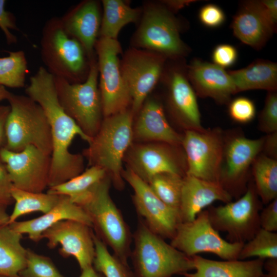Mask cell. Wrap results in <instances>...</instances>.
Listing matches in <instances>:
<instances>
[{"mask_svg": "<svg viewBox=\"0 0 277 277\" xmlns=\"http://www.w3.org/2000/svg\"><path fill=\"white\" fill-rule=\"evenodd\" d=\"M26 95L38 103L49 123L52 137V151L48 188L62 184L84 171V156L72 153L69 147L76 136L90 143L76 123L65 112L56 93L54 76L41 66L30 78L25 89Z\"/></svg>", "mask_w": 277, "mask_h": 277, "instance_id": "cell-1", "label": "cell"}, {"mask_svg": "<svg viewBox=\"0 0 277 277\" xmlns=\"http://www.w3.org/2000/svg\"><path fill=\"white\" fill-rule=\"evenodd\" d=\"M133 116L128 109L104 117L98 132L83 151L89 165L104 169L118 190L124 187L123 161L133 141Z\"/></svg>", "mask_w": 277, "mask_h": 277, "instance_id": "cell-2", "label": "cell"}, {"mask_svg": "<svg viewBox=\"0 0 277 277\" xmlns=\"http://www.w3.org/2000/svg\"><path fill=\"white\" fill-rule=\"evenodd\" d=\"M133 239V277H172L194 270L192 257L166 242L140 219Z\"/></svg>", "mask_w": 277, "mask_h": 277, "instance_id": "cell-3", "label": "cell"}, {"mask_svg": "<svg viewBox=\"0 0 277 277\" xmlns=\"http://www.w3.org/2000/svg\"><path fill=\"white\" fill-rule=\"evenodd\" d=\"M111 180L107 175L78 205L90 217L96 235L123 263L128 265L133 236L110 195Z\"/></svg>", "mask_w": 277, "mask_h": 277, "instance_id": "cell-4", "label": "cell"}, {"mask_svg": "<svg viewBox=\"0 0 277 277\" xmlns=\"http://www.w3.org/2000/svg\"><path fill=\"white\" fill-rule=\"evenodd\" d=\"M41 54L46 69L54 77L71 83L86 79L90 61L80 42L66 31L60 17H52L44 26Z\"/></svg>", "mask_w": 277, "mask_h": 277, "instance_id": "cell-5", "label": "cell"}, {"mask_svg": "<svg viewBox=\"0 0 277 277\" xmlns=\"http://www.w3.org/2000/svg\"><path fill=\"white\" fill-rule=\"evenodd\" d=\"M7 100L10 111L5 124V147L18 152L32 146L51 155V133L42 107L27 95L11 93Z\"/></svg>", "mask_w": 277, "mask_h": 277, "instance_id": "cell-6", "label": "cell"}, {"mask_svg": "<svg viewBox=\"0 0 277 277\" xmlns=\"http://www.w3.org/2000/svg\"><path fill=\"white\" fill-rule=\"evenodd\" d=\"M98 80V70L95 57L90 61L88 76L82 83H71L54 77L57 98L61 106L91 139L98 132L103 119Z\"/></svg>", "mask_w": 277, "mask_h": 277, "instance_id": "cell-7", "label": "cell"}, {"mask_svg": "<svg viewBox=\"0 0 277 277\" xmlns=\"http://www.w3.org/2000/svg\"><path fill=\"white\" fill-rule=\"evenodd\" d=\"M181 25L173 12L161 2L151 3L143 10L133 38L135 48L161 54L168 59L182 60L189 48L180 37Z\"/></svg>", "mask_w": 277, "mask_h": 277, "instance_id": "cell-8", "label": "cell"}, {"mask_svg": "<svg viewBox=\"0 0 277 277\" xmlns=\"http://www.w3.org/2000/svg\"><path fill=\"white\" fill-rule=\"evenodd\" d=\"M262 205L254 184H250L238 200L217 207L210 205L207 210L212 226L217 231L226 232L227 241L245 243L261 228Z\"/></svg>", "mask_w": 277, "mask_h": 277, "instance_id": "cell-9", "label": "cell"}, {"mask_svg": "<svg viewBox=\"0 0 277 277\" xmlns=\"http://www.w3.org/2000/svg\"><path fill=\"white\" fill-rule=\"evenodd\" d=\"M95 51L103 115L105 117L128 109L131 99L121 71L119 55L122 48L117 39L100 37Z\"/></svg>", "mask_w": 277, "mask_h": 277, "instance_id": "cell-10", "label": "cell"}, {"mask_svg": "<svg viewBox=\"0 0 277 277\" xmlns=\"http://www.w3.org/2000/svg\"><path fill=\"white\" fill-rule=\"evenodd\" d=\"M170 240L171 245L189 257L209 252L228 261L239 260L244 244L223 239L210 223L207 209L192 221L181 222Z\"/></svg>", "mask_w": 277, "mask_h": 277, "instance_id": "cell-11", "label": "cell"}, {"mask_svg": "<svg viewBox=\"0 0 277 277\" xmlns=\"http://www.w3.org/2000/svg\"><path fill=\"white\" fill-rule=\"evenodd\" d=\"M167 58L159 53L135 47L124 54L120 68L131 99V110L137 114L162 78Z\"/></svg>", "mask_w": 277, "mask_h": 277, "instance_id": "cell-12", "label": "cell"}, {"mask_svg": "<svg viewBox=\"0 0 277 277\" xmlns=\"http://www.w3.org/2000/svg\"><path fill=\"white\" fill-rule=\"evenodd\" d=\"M181 145L187 160L185 174L220 183L224 154L220 131L186 130Z\"/></svg>", "mask_w": 277, "mask_h": 277, "instance_id": "cell-13", "label": "cell"}, {"mask_svg": "<svg viewBox=\"0 0 277 277\" xmlns=\"http://www.w3.org/2000/svg\"><path fill=\"white\" fill-rule=\"evenodd\" d=\"M122 177L133 190L132 201L139 219L155 234L171 240L181 223L179 212L161 200L149 185L129 168L123 170Z\"/></svg>", "mask_w": 277, "mask_h": 277, "instance_id": "cell-14", "label": "cell"}, {"mask_svg": "<svg viewBox=\"0 0 277 277\" xmlns=\"http://www.w3.org/2000/svg\"><path fill=\"white\" fill-rule=\"evenodd\" d=\"M0 160L4 164L13 187L33 192L48 187L51 155L29 146L15 152L2 147Z\"/></svg>", "mask_w": 277, "mask_h": 277, "instance_id": "cell-15", "label": "cell"}, {"mask_svg": "<svg viewBox=\"0 0 277 277\" xmlns=\"http://www.w3.org/2000/svg\"><path fill=\"white\" fill-rule=\"evenodd\" d=\"M172 64L166 65L161 78L167 89L169 110L186 130H202L196 95L187 77V65L181 62Z\"/></svg>", "mask_w": 277, "mask_h": 277, "instance_id": "cell-16", "label": "cell"}, {"mask_svg": "<svg viewBox=\"0 0 277 277\" xmlns=\"http://www.w3.org/2000/svg\"><path fill=\"white\" fill-rule=\"evenodd\" d=\"M91 228L80 222L63 220L45 231L41 239L47 240L50 248L60 245V253L64 257H74L82 270L93 266L95 247Z\"/></svg>", "mask_w": 277, "mask_h": 277, "instance_id": "cell-17", "label": "cell"}, {"mask_svg": "<svg viewBox=\"0 0 277 277\" xmlns=\"http://www.w3.org/2000/svg\"><path fill=\"white\" fill-rule=\"evenodd\" d=\"M264 141L265 138L253 140L238 136L232 138L224 148L225 164L221 169L220 183L232 197L246 191L245 175L262 150Z\"/></svg>", "mask_w": 277, "mask_h": 277, "instance_id": "cell-18", "label": "cell"}, {"mask_svg": "<svg viewBox=\"0 0 277 277\" xmlns=\"http://www.w3.org/2000/svg\"><path fill=\"white\" fill-rule=\"evenodd\" d=\"M124 160L127 162V168L147 183L154 176L162 173L185 175L175 155L164 144H132Z\"/></svg>", "mask_w": 277, "mask_h": 277, "instance_id": "cell-19", "label": "cell"}, {"mask_svg": "<svg viewBox=\"0 0 277 277\" xmlns=\"http://www.w3.org/2000/svg\"><path fill=\"white\" fill-rule=\"evenodd\" d=\"M231 27L233 34L243 43L261 49L276 31L260 1L242 2L234 16Z\"/></svg>", "mask_w": 277, "mask_h": 277, "instance_id": "cell-20", "label": "cell"}, {"mask_svg": "<svg viewBox=\"0 0 277 277\" xmlns=\"http://www.w3.org/2000/svg\"><path fill=\"white\" fill-rule=\"evenodd\" d=\"M188 78L196 95L211 97L221 104L229 102L236 93L235 87L228 72L213 63L193 59L187 66Z\"/></svg>", "mask_w": 277, "mask_h": 277, "instance_id": "cell-21", "label": "cell"}, {"mask_svg": "<svg viewBox=\"0 0 277 277\" xmlns=\"http://www.w3.org/2000/svg\"><path fill=\"white\" fill-rule=\"evenodd\" d=\"M231 195L219 183L185 174L183 177L179 215L181 222H190L215 201L231 202Z\"/></svg>", "mask_w": 277, "mask_h": 277, "instance_id": "cell-22", "label": "cell"}, {"mask_svg": "<svg viewBox=\"0 0 277 277\" xmlns=\"http://www.w3.org/2000/svg\"><path fill=\"white\" fill-rule=\"evenodd\" d=\"M101 17L99 3L94 0L80 3L60 17L66 31L80 42L89 61L94 57Z\"/></svg>", "mask_w": 277, "mask_h": 277, "instance_id": "cell-23", "label": "cell"}, {"mask_svg": "<svg viewBox=\"0 0 277 277\" xmlns=\"http://www.w3.org/2000/svg\"><path fill=\"white\" fill-rule=\"evenodd\" d=\"M133 125V138L140 142H158L171 146L182 144V136L168 122L162 104L147 98Z\"/></svg>", "mask_w": 277, "mask_h": 277, "instance_id": "cell-24", "label": "cell"}, {"mask_svg": "<svg viewBox=\"0 0 277 277\" xmlns=\"http://www.w3.org/2000/svg\"><path fill=\"white\" fill-rule=\"evenodd\" d=\"M73 220L83 223L92 228L91 221L78 205L66 196L61 195L57 204L42 216L24 221H15L9 225L21 234H27L34 242L40 241L42 233L49 228L63 220Z\"/></svg>", "mask_w": 277, "mask_h": 277, "instance_id": "cell-25", "label": "cell"}, {"mask_svg": "<svg viewBox=\"0 0 277 277\" xmlns=\"http://www.w3.org/2000/svg\"><path fill=\"white\" fill-rule=\"evenodd\" d=\"M194 272L184 277H263L265 260L215 261L199 255L192 256Z\"/></svg>", "mask_w": 277, "mask_h": 277, "instance_id": "cell-26", "label": "cell"}, {"mask_svg": "<svg viewBox=\"0 0 277 277\" xmlns=\"http://www.w3.org/2000/svg\"><path fill=\"white\" fill-rule=\"evenodd\" d=\"M235 87L236 93L262 89L276 91L277 64L265 60H257L245 68L228 71Z\"/></svg>", "mask_w": 277, "mask_h": 277, "instance_id": "cell-27", "label": "cell"}, {"mask_svg": "<svg viewBox=\"0 0 277 277\" xmlns=\"http://www.w3.org/2000/svg\"><path fill=\"white\" fill-rule=\"evenodd\" d=\"M22 234L9 225L0 228V276L19 277L27 263V249L21 243Z\"/></svg>", "mask_w": 277, "mask_h": 277, "instance_id": "cell-28", "label": "cell"}, {"mask_svg": "<svg viewBox=\"0 0 277 277\" xmlns=\"http://www.w3.org/2000/svg\"><path fill=\"white\" fill-rule=\"evenodd\" d=\"M103 13L99 31L100 37L117 39L121 30L126 25L136 23L141 10L131 7L122 0H103Z\"/></svg>", "mask_w": 277, "mask_h": 277, "instance_id": "cell-29", "label": "cell"}, {"mask_svg": "<svg viewBox=\"0 0 277 277\" xmlns=\"http://www.w3.org/2000/svg\"><path fill=\"white\" fill-rule=\"evenodd\" d=\"M107 175L105 171L97 166H91L79 175L56 186L49 187L47 192L68 197L79 205L92 188Z\"/></svg>", "mask_w": 277, "mask_h": 277, "instance_id": "cell-30", "label": "cell"}, {"mask_svg": "<svg viewBox=\"0 0 277 277\" xmlns=\"http://www.w3.org/2000/svg\"><path fill=\"white\" fill-rule=\"evenodd\" d=\"M11 196L15 202L13 211L9 215L8 225L20 216L34 211L46 213L58 202L61 195L43 192H33L13 187Z\"/></svg>", "mask_w": 277, "mask_h": 277, "instance_id": "cell-31", "label": "cell"}, {"mask_svg": "<svg viewBox=\"0 0 277 277\" xmlns=\"http://www.w3.org/2000/svg\"><path fill=\"white\" fill-rule=\"evenodd\" d=\"M254 187L262 204H268L277 198V161L265 154L258 155L253 162Z\"/></svg>", "mask_w": 277, "mask_h": 277, "instance_id": "cell-32", "label": "cell"}, {"mask_svg": "<svg viewBox=\"0 0 277 277\" xmlns=\"http://www.w3.org/2000/svg\"><path fill=\"white\" fill-rule=\"evenodd\" d=\"M0 57V85L13 88L25 86L28 72L27 60L23 50L8 51Z\"/></svg>", "mask_w": 277, "mask_h": 277, "instance_id": "cell-33", "label": "cell"}, {"mask_svg": "<svg viewBox=\"0 0 277 277\" xmlns=\"http://www.w3.org/2000/svg\"><path fill=\"white\" fill-rule=\"evenodd\" d=\"M184 176L162 173L154 176L147 184L161 200L179 213Z\"/></svg>", "mask_w": 277, "mask_h": 277, "instance_id": "cell-34", "label": "cell"}, {"mask_svg": "<svg viewBox=\"0 0 277 277\" xmlns=\"http://www.w3.org/2000/svg\"><path fill=\"white\" fill-rule=\"evenodd\" d=\"M95 255L93 267L105 277H133L129 265L111 254L105 243L95 234L93 235Z\"/></svg>", "mask_w": 277, "mask_h": 277, "instance_id": "cell-35", "label": "cell"}, {"mask_svg": "<svg viewBox=\"0 0 277 277\" xmlns=\"http://www.w3.org/2000/svg\"><path fill=\"white\" fill-rule=\"evenodd\" d=\"M252 257L265 260L277 258V233L261 228L252 239L244 243L239 260Z\"/></svg>", "mask_w": 277, "mask_h": 277, "instance_id": "cell-36", "label": "cell"}, {"mask_svg": "<svg viewBox=\"0 0 277 277\" xmlns=\"http://www.w3.org/2000/svg\"><path fill=\"white\" fill-rule=\"evenodd\" d=\"M19 277H65L48 257L27 249V263Z\"/></svg>", "mask_w": 277, "mask_h": 277, "instance_id": "cell-37", "label": "cell"}, {"mask_svg": "<svg viewBox=\"0 0 277 277\" xmlns=\"http://www.w3.org/2000/svg\"><path fill=\"white\" fill-rule=\"evenodd\" d=\"M260 129L268 134L277 132V93L268 91L259 120Z\"/></svg>", "mask_w": 277, "mask_h": 277, "instance_id": "cell-38", "label": "cell"}, {"mask_svg": "<svg viewBox=\"0 0 277 277\" xmlns=\"http://www.w3.org/2000/svg\"><path fill=\"white\" fill-rule=\"evenodd\" d=\"M256 113L254 103L250 99L240 97L231 101L229 106V113L231 118L240 123L251 121Z\"/></svg>", "mask_w": 277, "mask_h": 277, "instance_id": "cell-39", "label": "cell"}, {"mask_svg": "<svg viewBox=\"0 0 277 277\" xmlns=\"http://www.w3.org/2000/svg\"><path fill=\"white\" fill-rule=\"evenodd\" d=\"M199 18L204 26L209 28H216L224 23L225 15L219 6L214 4H207L200 9Z\"/></svg>", "mask_w": 277, "mask_h": 277, "instance_id": "cell-40", "label": "cell"}, {"mask_svg": "<svg viewBox=\"0 0 277 277\" xmlns=\"http://www.w3.org/2000/svg\"><path fill=\"white\" fill-rule=\"evenodd\" d=\"M6 1L0 0V28L3 32L6 42L9 45L16 44L17 37L11 30L19 31L14 15L5 9Z\"/></svg>", "mask_w": 277, "mask_h": 277, "instance_id": "cell-41", "label": "cell"}, {"mask_svg": "<svg viewBox=\"0 0 277 277\" xmlns=\"http://www.w3.org/2000/svg\"><path fill=\"white\" fill-rule=\"evenodd\" d=\"M238 52L234 47L221 44L214 49L212 58L213 64L224 69L232 66L235 63Z\"/></svg>", "mask_w": 277, "mask_h": 277, "instance_id": "cell-42", "label": "cell"}, {"mask_svg": "<svg viewBox=\"0 0 277 277\" xmlns=\"http://www.w3.org/2000/svg\"><path fill=\"white\" fill-rule=\"evenodd\" d=\"M262 209L260 213L261 228L271 232L277 231V198Z\"/></svg>", "mask_w": 277, "mask_h": 277, "instance_id": "cell-43", "label": "cell"}, {"mask_svg": "<svg viewBox=\"0 0 277 277\" xmlns=\"http://www.w3.org/2000/svg\"><path fill=\"white\" fill-rule=\"evenodd\" d=\"M13 187L7 171L0 160V204L6 206L14 201L11 196V189Z\"/></svg>", "mask_w": 277, "mask_h": 277, "instance_id": "cell-44", "label": "cell"}, {"mask_svg": "<svg viewBox=\"0 0 277 277\" xmlns=\"http://www.w3.org/2000/svg\"><path fill=\"white\" fill-rule=\"evenodd\" d=\"M263 149H264L266 153L265 155L276 159L277 132L269 133L266 138H265Z\"/></svg>", "mask_w": 277, "mask_h": 277, "instance_id": "cell-45", "label": "cell"}, {"mask_svg": "<svg viewBox=\"0 0 277 277\" xmlns=\"http://www.w3.org/2000/svg\"><path fill=\"white\" fill-rule=\"evenodd\" d=\"M261 2L266 13L272 21L276 26L277 24V1L262 0Z\"/></svg>", "mask_w": 277, "mask_h": 277, "instance_id": "cell-46", "label": "cell"}, {"mask_svg": "<svg viewBox=\"0 0 277 277\" xmlns=\"http://www.w3.org/2000/svg\"><path fill=\"white\" fill-rule=\"evenodd\" d=\"M9 111V105H0V146L6 140L5 124Z\"/></svg>", "mask_w": 277, "mask_h": 277, "instance_id": "cell-47", "label": "cell"}, {"mask_svg": "<svg viewBox=\"0 0 277 277\" xmlns=\"http://www.w3.org/2000/svg\"><path fill=\"white\" fill-rule=\"evenodd\" d=\"M193 2V1L178 0V1H163L162 3L167 7L172 12L174 13L185 6H188Z\"/></svg>", "mask_w": 277, "mask_h": 277, "instance_id": "cell-48", "label": "cell"}, {"mask_svg": "<svg viewBox=\"0 0 277 277\" xmlns=\"http://www.w3.org/2000/svg\"><path fill=\"white\" fill-rule=\"evenodd\" d=\"M263 267L267 273H264L263 277H277V258L265 260Z\"/></svg>", "mask_w": 277, "mask_h": 277, "instance_id": "cell-49", "label": "cell"}, {"mask_svg": "<svg viewBox=\"0 0 277 277\" xmlns=\"http://www.w3.org/2000/svg\"><path fill=\"white\" fill-rule=\"evenodd\" d=\"M6 207L0 204V228L8 225L9 215L6 211Z\"/></svg>", "mask_w": 277, "mask_h": 277, "instance_id": "cell-50", "label": "cell"}, {"mask_svg": "<svg viewBox=\"0 0 277 277\" xmlns=\"http://www.w3.org/2000/svg\"><path fill=\"white\" fill-rule=\"evenodd\" d=\"M81 270L80 277H101L93 266H89Z\"/></svg>", "mask_w": 277, "mask_h": 277, "instance_id": "cell-51", "label": "cell"}, {"mask_svg": "<svg viewBox=\"0 0 277 277\" xmlns=\"http://www.w3.org/2000/svg\"><path fill=\"white\" fill-rule=\"evenodd\" d=\"M11 93L6 89L5 87L0 85V101L8 100Z\"/></svg>", "mask_w": 277, "mask_h": 277, "instance_id": "cell-52", "label": "cell"}, {"mask_svg": "<svg viewBox=\"0 0 277 277\" xmlns=\"http://www.w3.org/2000/svg\"><path fill=\"white\" fill-rule=\"evenodd\" d=\"M0 277H6V276H0Z\"/></svg>", "mask_w": 277, "mask_h": 277, "instance_id": "cell-53", "label": "cell"}]
</instances>
